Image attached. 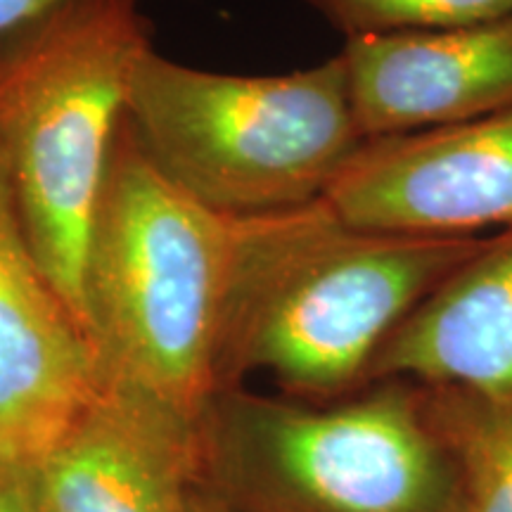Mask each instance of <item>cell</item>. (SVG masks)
I'll use <instances>...</instances> for the list:
<instances>
[{
  "instance_id": "obj_1",
  "label": "cell",
  "mask_w": 512,
  "mask_h": 512,
  "mask_svg": "<svg viewBox=\"0 0 512 512\" xmlns=\"http://www.w3.org/2000/svg\"><path fill=\"white\" fill-rule=\"evenodd\" d=\"M486 242L354 228L323 200L235 216L216 392L252 373L304 399L366 382L387 337Z\"/></svg>"
},
{
  "instance_id": "obj_2",
  "label": "cell",
  "mask_w": 512,
  "mask_h": 512,
  "mask_svg": "<svg viewBox=\"0 0 512 512\" xmlns=\"http://www.w3.org/2000/svg\"><path fill=\"white\" fill-rule=\"evenodd\" d=\"M233 249L235 216L171 183L121 119L83 264V323L100 380L200 422L216 394Z\"/></svg>"
},
{
  "instance_id": "obj_3",
  "label": "cell",
  "mask_w": 512,
  "mask_h": 512,
  "mask_svg": "<svg viewBox=\"0 0 512 512\" xmlns=\"http://www.w3.org/2000/svg\"><path fill=\"white\" fill-rule=\"evenodd\" d=\"M143 3L62 0L0 36V159L38 264L83 332L88 233L128 81L152 48Z\"/></svg>"
},
{
  "instance_id": "obj_4",
  "label": "cell",
  "mask_w": 512,
  "mask_h": 512,
  "mask_svg": "<svg viewBox=\"0 0 512 512\" xmlns=\"http://www.w3.org/2000/svg\"><path fill=\"white\" fill-rule=\"evenodd\" d=\"M126 124L162 174L226 216L311 204L366 143L342 55L290 74L240 76L147 48Z\"/></svg>"
},
{
  "instance_id": "obj_5",
  "label": "cell",
  "mask_w": 512,
  "mask_h": 512,
  "mask_svg": "<svg viewBox=\"0 0 512 512\" xmlns=\"http://www.w3.org/2000/svg\"><path fill=\"white\" fill-rule=\"evenodd\" d=\"M200 448L235 512H465L458 460L401 380L332 408L223 389Z\"/></svg>"
},
{
  "instance_id": "obj_6",
  "label": "cell",
  "mask_w": 512,
  "mask_h": 512,
  "mask_svg": "<svg viewBox=\"0 0 512 512\" xmlns=\"http://www.w3.org/2000/svg\"><path fill=\"white\" fill-rule=\"evenodd\" d=\"M377 233L479 238L512 230V107L427 131L366 140L320 197Z\"/></svg>"
},
{
  "instance_id": "obj_7",
  "label": "cell",
  "mask_w": 512,
  "mask_h": 512,
  "mask_svg": "<svg viewBox=\"0 0 512 512\" xmlns=\"http://www.w3.org/2000/svg\"><path fill=\"white\" fill-rule=\"evenodd\" d=\"M98 387L95 351L38 264L0 159V458L36 465Z\"/></svg>"
},
{
  "instance_id": "obj_8",
  "label": "cell",
  "mask_w": 512,
  "mask_h": 512,
  "mask_svg": "<svg viewBox=\"0 0 512 512\" xmlns=\"http://www.w3.org/2000/svg\"><path fill=\"white\" fill-rule=\"evenodd\" d=\"M200 467V422L114 380L36 463L48 512H190Z\"/></svg>"
},
{
  "instance_id": "obj_9",
  "label": "cell",
  "mask_w": 512,
  "mask_h": 512,
  "mask_svg": "<svg viewBox=\"0 0 512 512\" xmlns=\"http://www.w3.org/2000/svg\"><path fill=\"white\" fill-rule=\"evenodd\" d=\"M339 55L366 140L512 107V15L441 31L354 36Z\"/></svg>"
},
{
  "instance_id": "obj_10",
  "label": "cell",
  "mask_w": 512,
  "mask_h": 512,
  "mask_svg": "<svg viewBox=\"0 0 512 512\" xmlns=\"http://www.w3.org/2000/svg\"><path fill=\"white\" fill-rule=\"evenodd\" d=\"M389 380L512 392V230L489 238L387 337L366 382Z\"/></svg>"
},
{
  "instance_id": "obj_11",
  "label": "cell",
  "mask_w": 512,
  "mask_h": 512,
  "mask_svg": "<svg viewBox=\"0 0 512 512\" xmlns=\"http://www.w3.org/2000/svg\"><path fill=\"white\" fill-rule=\"evenodd\" d=\"M425 406L458 460L465 512H512V392L427 389Z\"/></svg>"
},
{
  "instance_id": "obj_12",
  "label": "cell",
  "mask_w": 512,
  "mask_h": 512,
  "mask_svg": "<svg viewBox=\"0 0 512 512\" xmlns=\"http://www.w3.org/2000/svg\"><path fill=\"white\" fill-rule=\"evenodd\" d=\"M347 38L467 27L512 15V0H304Z\"/></svg>"
},
{
  "instance_id": "obj_13",
  "label": "cell",
  "mask_w": 512,
  "mask_h": 512,
  "mask_svg": "<svg viewBox=\"0 0 512 512\" xmlns=\"http://www.w3.org/2000/svg\"><path fill=\"white\" fill-rule=\"evenodd\" d=\"M0 512H48L36 465L0 458Z\"/></svg>"
},
{
  "instance_id": "obj_14",
  "label": "cell",
  "mask_w": 512,
  "mask_h": 512,
  "mask_svg": "<svg viewBox=\"0 0 512 512\" xmlns=\"http://www.w3.org/2000/svg\"><path fill=\"white\" fill-rule=\"evenodd\" d=\"M57 3H62V0H0V36L22 27L29 19L43 15Z\"/></svg>"
},
{
  "instance_id": "obj_15",
  "label": "cell",
  "mask_w": 512,
  "mask_h": 512,
  "mask_svg": "<svg viewBox=\"0 0 512 512\" xmlns=\"http://www.w3.org/2000/svg\"><path fill=\"white\" fill-rule=\"evenodd\" d=\"M190 512H235L233 508H228L226 503L221 501L216 494H202V491L195 489L190 501Z\"/></svg>"
}]
</instances>
